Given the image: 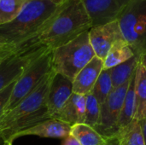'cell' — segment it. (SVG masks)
Segmentation results:
<instances>
[{"mask_svg": "<svg viewBox=\"0 0 146 145\" xmlns=\"http://www.w3.org/2000/svg\"><path fill=\"white\" fill-rule=\"evenodd\" d=\"M47 0H30L10 22L0 25V40L14 50L38 38L65 6Z\"/></svg>", "mask_w": 146, "mask_h": 145, "instance_id": "obj_1", "label": "cell"}, {"mask_svg": "<svg viewBox=\"0 0 146 145\" xmlns=\"http://www.w3.org/2000/svg\"><path fill=\"white\" fill-rule=\"evenodd\" d=\"M92 27V19L82 0H69L50 26L38 37V42L53 50L75 39Z\"/></svg>", "mask_w": 146, "mask_h": 145, "instance_id": "obj_2", "label": "cell"}, {"mask_svg": "<svg viewBox=\"0 0 146 145\" xmlns=\"http://www.w3.org/2000/svg\"><path fill=\"white\" fill-rule=\"evenodd\" d=\"M88 32L52 50L51 65L56 73L73 82L78 73L96 56L90 44Z\"/></svg>", "mask_w": 146, "mask_h": 145, "instance_id": "obj_3", "label": "cell"}, {"mask_svg": "<svg viewBox=\"0 0 146 145\" xmlns=\"http://www.w3.org/2000/svg\"><path fill=\"white\" fill-rule=\"evenodd\" d=\"M51 60L52 50L46 48L27 66L15 82L5 112L15 107L41 83L44 78L52 70Z\"/></svg>", "mask_w": 146, "mask_h": 145, "instance_id": "obj_4", "label": "cell"}, {"mask_svg": "<svg viewBox=\"0 0 146 145\" xmlns=\"http://www.w3.org/2000/svg\"><path fill=\"white\" fill-rule=\"evenodd\" d=\"M117 21L124 39L135 54L146 52V0H133Z\"/></svg>", "mask_w": 146, "mask_h": 145, "instance_id": "obj_5", "label": "cell"}, {"mask_svg": "<svg viewBox=\"0 0 146 145\" xmlns=\"http://www.w3.org/2000/svg\"><path fill=\"white\" fill-rule=\"evenodd\" d=\"M46 47L32 40L16 50H12L0 63V91L15 81L27 66Z\"/></svg>", "mask_w": 146, "mask_h": 145, "instance_id": "obj_6", "label": "cell"}, {"mask_svg": "<svg viewBox=\"0 0 146 145\" xmlns=\"http://www.w3.org/2000/svg\"><path fill=\"white\" fill-rule=\"evenodd\" d=\"M129 82L121 86L113 88L104 103L100 105V121L95 130L106 138L117 137V124Z\"/></svg>", "mask_w": 146, "mask_h": 145, "instance_id": "obj_7", "label": "cell"}, {"mask_svg": "<svg viewBox=\"0 0 146 145\" xmlns=\"http://www.w3.org/2000/svg\"><path fill=\"white\" fill-rule=\"evenodd\" d=\"M55 72L51 70L41 81V83L25 98H23L11 110L5 112L0 117V128L10 124L15 120L46 107V99L50 85Z\"/></svg>", "mask_w": 146, "mask_h": 145, "instance_id": "obj_8", "label": "cell"}, {"mask_svg": "<svg viewBox=\"0 0 146 145\" xmlns=\"http://www.w3.org/2000/svg\"><path fill=\"white\" fill-rule=\"evenodd\" d=\"M88 33L90 44L94 50L95 56L103 61L113 44L119 40L124 39L117 20L92 26Z\"/></svg>", "mask_w": 146, "mask_h": 145, "instance_id": "obj_9", "label": "cell"}, {"mask_svg": "<svg viewBox=\"0 0 146 145\" xmlns=\"http://www.w3.org/2000/svg\"><path fill=\"white\" fill-rule=\"evenodd\" d=\"M133 0H82L92 26L117 20L121 13Z\"/></svg>", "mask_w": 146, "mask_h": 145, "instance_id": "obj_10", "label": "cell"}, {"mask_svg": "<svg viewBox=\"0 0 146 145\" xmlns=\"http://www.w3.org/2000/svg\"><path fill=\"white\" fill-rule=\"evenodd\" d=\"M72 94L73 82L55 73L46 99V108L50 118H53L62 109Z\"/></svg>", "mask_w": 146, "mask_h": 145, "instance_id": "obj_11", "label": "cell"}, {"mask_svg": "<svg viewBox=\"0 0 146 145\" xmlns=\"http://www.w3.org/2000/svg\"><path fill=\"white\" fill-rule=\"evenodd\" d=\"M70 131L71 126H69L68 124L54 118H50L31 128H28L20 133L15 134L11 138V143H13V141L18 138L29 135L45 138L65 139L70 135Z\"/></svg>", "mask_w": 146, "mask_h": 145, "instance_id": "obj_12", "label": "cell"}, {"mask_svg": "<svg viewBox=\"0 0 146 145\" xmlns=\"http://www.w3.org/2000/svg\"><path fill=\"white\" fill-rule=\"evenodd\" d=\"M103 69L104 61L98 56H94L74 79L73 92L84 96L91 93Z\"/></svg>", "mask_w": 146, "mask_h": 145, "instance_id": "obj_13", "label": "cell"}, {"mask_svg": "<svg viewBox=\"0 0 146 145\" xmlns=\"http://www.w3.org/2000/svg\"><path fill=\"white\" fill-rule=\"evenodd\" d=\"M86 115V96L74 93L62 109L53 117L73 126L76 124H83Z\"/></svg>", "mask_w": 146, "mask_h": 145, "instance_id": "obj_14", "label": "cell"}, {"mask_svg": "<svg viewBox=\"0 0 146 145\" xmlns=\"http://www.w3.org/2000/svg\"><path fill=\"white\" fill-rule=\"evenodd\" d=\"M137 70V69H136ZM135 79H136V71L130 79L128 89L124 99L121 112L119 117L117 128L118 133L125 129L133 121L135 116ZM118 135V134H117Z\"/></svg>", "mask_w": 146, "mask_h": 145, "instance_id": "obj_15", "label": "cell"}, {"mask_svg": "<svg viewBox=\"0 0 146 145\" xmlns=\"http://www.w3.org/2000/svg\"><path fill=\"white\" fill-rule=\"evenodd\" d=\"M133 48L125 40L115 42L104 60V69H110L135 56Z\"/></svg>", "mask_w": 146, "mask_h": 145, "instance_id": "obj_16", "label": "cell"}, {"mask_svg": "<svg viewBox=\"0 0 146 145\" xmlns=\"http://www.w3.org/2000/svg\"><path fill=\"white\" fill-rule=\"evenodd\" d=\"M139 58L140 56L135 55L131 59L110 68V77L113 88L121 86L130 81L138 68Z\"/></svg>", "mask_w": 146, "mask_h": 145, "instance_id": "obj_17", "label": "cell"}, {"mask_svg": "<svg viewBox=\"0 0 146 145\" xmlns=\"http://www.w3.org/2000/svg\"><path fill=\"white\" fill-rule=\"evenodd\" d=\"M70 135L80 145H105L110 139L103 137L94 128L84 123L71 126Z\"/></svg>", "mask_w": 146, "mask_h": 145, "instance_id": "obj_18", "label": "cell"}, {"mask_svg": "<svg viewBox=\"0 0 146 145\" xmlns=\"http://www.w3.org/2000/svg\"><path fill=\"white\" fill-rule=\"evenodd\" d=\"M146 104V71L139 62L136 70L135 79V116L134 120L140 121Z\"/></svg>", "mask_w": 146, "mask_h": 145, "instance_id": "obj_19", "label": "cell"}, {"mask_svg": "<svg viewBox=\"0 0 146 145\" xmlns=\"http://www.w3.org/2000/svg\"><path fill=\"white\" fill-rule=\"evenodd\" d=\"M117 138L121 145H145L140 124L136 120H133L125 129L121 131Z\"/></svg>", "mask_w": 146, "mask_h": 145, "instance_id": "obj_20", "label": "cell"}, {"mask_svg": "<svg viewBox=\"0 0 146 145\" xmlns=\"http://www.w3.org/2000/svg\"><path fill=\"white\" fill-rule=\"evenodd\" d=\"M112 90L113 85L110 77V69H103L91 93L101 105L104 103Z\"/></svg>", "mask_w": 146, "mask_h": 145, "instance_id": "obj_21", "label": "cell"}, {"mask_svg": "<svg viewBox=\"0 0 146 145\" xmlns=\"http://www.w3.org/2000/svg\"><path fill=\"white\" fill-rule=\"evenodd\" d=\"M30 0H0V25L10 22Z\"/></svg>", "mask_w": 146, "mask_h": 145, "instance_id": "obj_22", "label": "cell"}, {"mask_svg": "<svg viewBox=\"0 0 146 145\" xmlns=\"http://www.w3.org/2000/svg\"><path fill=\"white\" fill-rule=\"evenodd\" d=\"M100 121V104L95 97L89 93L86 95V115L84 124L96 128Z\"/></svg>", "mask_w": 146, "mask_h": 145, "instance_id": "obj_23", "label": "cell"}, {"mask_svg": "<svg viewBox=\"0 0 146 145\" xmlns=\"http://www.w3.org/2000/svg\"><path fill=\"white\" fill-rule=\"evenodd\" d=\"M15 81L12 82L10 85H9L8 86H6L4 89H3L0 91V117L5 113V109H6V106H7L9 100L10 98L11 92H12V90L14 88Z\"/></svg>", "mask_w": 146, "mask_h": 145, "instance_id": "obj_24", "label": "cell"}, {"mask_svg": "<svg viewBox=\"0 0 146 145\" xmlns=\"http://www.w3.org/2000/svg\"><path fill=\"white\" fill-rule=\"evenodd\" d=\"M62 145H80V143L74 138L72 137L71 135H69L68 138H66L63 142H62Z\"/></svg>", "mask_w": 146, "mask_h": 145, "instance_id": "obj_25", "label": "cell"}, {"mask_svg": "<svg viewBox=\"0 0 146 145\" xmlns=\"http://www.w3.org/2000/svg\"><path fill=\"white\" fill-rule=\"evenodd\" d=\"M139 122L140 126H141V129H142V132H143V136H144V139H145V142L146 145V119L141 120Z\"/></svg>", "mask_w": 146, "mask_h": 145, "instance_id": "obj_26", "label": "cell"}, {"mask_svg": "<svg viewBox=\"0 0 146 145\" xmlns=\"http://www.w3.org/2000/svg\"><path fill=\"white\" fill-rule=\"evenodd\" d=\"M105 145H121V143L117 137H114V138H110L108 143Z\"/></svg>", "mask_w": 146, "mask_h": 145, "instance_id": "obj_27", "label": "cell"}, {"mask_svg": "<svg viewBox=\"0 0 146 145\" xmlns=\"http://www.w3.org/2000/svg\"><path fill=\"white\" fill-rule=\"evenodd\" d=\"M47 1H50V3H52L56 4V5L62 6V5L66 4L69 0H47Z\"/></svg>", "mask_w": 146, "mask_h": 145, "instance_id": "obj_28", "label": "cell"}, {"mask_svg": "<svg viewBox=\"0 0 146 145\" xmlns=\"http://www.w3.org/2000/svg\"><path fill=\"white\" fill-rule=\"evenodd\" d=\"M11 51V50H9V49H8L7 47H5L4 49H3V50L2 51V53L0 54V63L2 62V61L4 59V57L9 53Z\"/></svg>", "mask_w": 146, "mask_h": 145, "instance_id": "obj_29", "label": "cell"}, {"mask_svg": "<svg viewBox=\"0 0 146 145\" xmlns=\"http://www.w3.org/2000/svg\"><path fill=\"white\" fill-rule=\"evenodd\" d=\"M139 62L141 63V65L144 67V68L146 71V52L143 53L140 55V58H139Z\"/></svg>", "mask_w": 146, "mask_h": 145, "instance_id": "obj_30", "label": "cell"}, {"mask_svg": "<svg viewBox=\"0 0 146 145\" xmlns=\"http://www.w3.org/2000/svg\"><path fill=\"white\" fill-rule=\"evenodd\" d=\"M4 48H5V44H4L0 40V54L2 53V51L3 50V49H4Z\"/></svg>", "mask_w": 146, "mask_h": 145, "instance_id": "obj_31", "label": "cell"}, {"mask_svg": "<svg viewBox=\"0 0 146 145\" xmlns=\"http://www.w3.org/2000/svg\"><path fill=\"white\" fill-rule=\"evenodd\" d=\"M144 119H146V104L145 109H144V111H143V114H142V117H141V120H144ZM140 120V121H141Z\"/></svg>", "mask_w": 146, "mask_h": 145, "instance_id": "obj_32", "label": "cell"}, {"mask_svg": "<svg viewBox=\"0 0 146 145\" xmlns=\"http://www.w3.org/2000/svg\"><path fill=\"white\" fill-rule=\"evenodd\" d=\"M3 145H13V144H12V143H4Z\"/></svg>", "mask_w": 146, "mask_h": 145, "instance_id": "obj_33", "label": "cell"}, {"mask_svg": "<svg viewBox=\"0 0 146 145\" xmlns=\"http://www.w3.org/2000/svg\"></svg>", "mask_w": 146, "mask_h": 145, "instance_id": "obj_34", "label": "cell"}]
</instances>
